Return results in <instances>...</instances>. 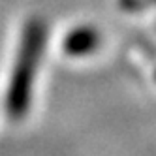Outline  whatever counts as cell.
<instances>
[{"label": "cell", "mask_w": 156, "mask_h": 156, "mask_svg": "<svg viewBox=\"0 0 156 156\" xmlns=\"http://www.w3.org/2000/svg\"><path fill=\"white\" fill-rule=\"evenodd\" d=\"M45 38L47 27L43 19L34 17L25 25L6 100V107L12 119H23L28 111L32 83L36 79V72L43 55V47H45Z\"/></svg>", "instance_id": "1"}, {"label": "cell", "mask_w": 156, "mask_h": 156, "mask_svg": "<svg viewBox=\"0 0 156 156\" xmlns=\"http://www.w3.org/2000/svg\"><path fill=\"white\" fill-rule=\"evenodd\" d=\"M100 32L88 25L75 27L64 38L62 47L70 57H87L100 47Z\"/></svg>", "instance_id": "2"}]
</instances>
